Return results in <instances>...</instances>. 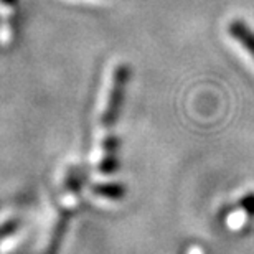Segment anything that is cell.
Returning <instances> with one entry per match:
<instances>
[{
    "mask_svg": "<svg viewBox=\"0 0 254 254\" xmlns=\"http://www.w3.org/2000/svg\"><path fill=\"white\" fill-rule=\"evenodd\" d=\"M240 205H241L243 210L248 213V215L254 216V193H248V195L243 196Z\"/></svg>",
    "mask_w": 254,
    "mask_h": 254,
    "instance_id": "2",
    "label": "cell"
},
{
    "mask_svg": "<svg viewBox=\"0 0 254 254\" xmlns=\"http://www.w3.org/2000/svg\"><path fill=\"white\" fill-rule=\"evenodd\" d=\"M230 33L231 37L236 40L241 47H245L250 55L254 58V32L248 23H245L243 20H235L230 23Z\"/></svg>",
    "mask_w": 254,
    "mask_h": 254,
    "instance_id": "1",
    "label": "cell"
}]
</instances>
